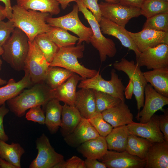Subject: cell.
Returning a JSON list of instances; mask_svg holds the SVG:
<instances>
[{"instance_id": "1", "label": "cell", "mask_w": 168, "mask_h": 168, "mask_svg": "<svg viewBox=\"0 0 168 168\" xmlns=\"http://www.w3.org/2000/svg\"><path fill=\"white\" fill-rule=\"evenodd\" d=\"M12 10L10 20L16 27L27 35L30 41H33L38 35L47 33L52 27L46 22L47 19L52 16L49 13L26 10L17 4L12 6Z\"/></svg>"}, {"instance_id": "2", "label": "cell", "mask_w": 168, "mask_h": 168, "mask_svg": "<svg viewBox=\"0 0 168 168\" xmlns=\"http://www.w3.org/2000/svg\"><path fill=\"white\" fill-rule=\"evenodd\" d=\"M53 98V89L43 82L34 84L7 102L10 111L20 117L25 114L27 110L35 106L45 105Z\"/></svg>"}, {"instance_id": "3", "label": "cell", "mask_w": 168, "mask_h": 168, "mask_svg": "<svg viewBox=\"0 0 168 168\" xmlns=\"http://www.w3.org/2000/svg\"><path fill=\"white\" fill-rule=\"evenodd\" d=\"M84 49V45L82 44L59 48L50 66L66 69L78 75L83 79L91 78L99 71L88 68L79 63L78 58L83 57Z\"/></svg>"}, {"instance_id": "4", "label": "cell", "mask_w": 168, "mask_h": 168, "mask_svg": "<svg viewBox=\"0 0 168 168\" xmlns=\"http://www.w3.org/2000/svg\"><path fill=\"white\" fill-rule=\"evenodd\" d=\"M29 41L27 35L21 30L15 27L2 46V58L16 70L24 69L29 50Z\"/></svg>"}, {"instance_id": "5", "label": "cell", "mask_w": 168, "mask_h": 168, "mask_svg": "<svg viewBox=\"0 0 168 168\" xmlns=\"http://www.w3.org/2000/svg\"><path fill=\"white\" fill-rule=\"evenodd\" d=\"M75 2L78 5L79 11L83 14L91 26L93 35L90 39V43L98 51L100 61L105 62L107 57H114L117 52L114 42L103 35L99 23L91 12L84 5L82 0H76Z\"/></svg>"}, {"instance_id": "6", "label": "cell", "mask_w": 168, "mask_h": 168, "mask_svg": "<svg viewBox=\"0 0 168 168\" xmlns=\"http://www.w3.org/2000/svg\"><path fill=\"white\" fill-rule=\"evenodd\" d=\"M78 7L76 4L73 6L72 10L64 16L58 17L48 18L46 22L49 26L64 29L70 31L78 36L77 44L85 41L90 43V40L93 35L91 28L84 25L79 17Z\"/></svg>"}, {"instance_id": "7", "label": "cell", "mask_w": 168, "mask_h": 168, "mask_svg": "<svg viewBox=\"0 0 168 168\" xmlns=\"http://www.w3.org/2000/svg\"><path fill=\"white\" fill-rule=\"evenodd\" d=\"M111 79L106 80L100 74L99 71L95 76L82 79L77 86L80 88L91 89L108 93L125 102L124 91L125 87L114 69L110 72Z\"/></svg>"}, {"instance_id": "8", "label": "cell", "mask_w": 168, "mask_h": 168, "mask_svg": "<svg viewBox=\"0 0 168 168\" xmlns=\"http://www.w3.org/2000/svg\"><path fill=\"white\" fill-rule=\"evenodd\" d=\"M115 70L125 73L132 81L134 94L137 101V108L139 112L144 105V88L148 83L145 78L140 67L133 60L128 61L122 58L113 64Z\"/></svg>"}, {"instance_id": "9", "label": "cell", "mask_w": 168, "mask_h": 168, "mask_svg": "<svg viewBox=\"0 0 168 168\" xmlns=\"http://www.w3.org/2000/svg\"><path fill=\"white\" fill-rule=\"evenodd\" d=\"M49 65L34 41H29V50L23 70L28 72L33 84L45 81Z\"/></svg>"}, {"instance_id": "10", "label": "cell", "mask_w": 168, "mask_h": 168, "mask_svg": "<svg viewBox=\"0 0 168 168\" xmlns=\"http://www.w3.org/2000/svg\"><path fill=\"white\" fill-rule=\"evenodd\" d=\"M102 16L124 27L130 20L141 15L140 8L120 3L101 2L99 3Z\"/></svg>"}, {"instance_id": "11", "label": "cell", "mask_w": 168, "mask_h": 168, "mask_svg": "<svg viewBox=\"0 0 168 168\" xmlns=\"http://www.w3.org/2000/svg\"><path fill=\"white\" fill-rule=\"evenodd\" d=\"M35 143L38 154L30 165V168H53L64 159L62 155L55 151L44 133L37 138Z\"/></svg>"}, {"instance_id": "12", "label": "cell", "mask_w": 168, "mask_h": 168, "mask_svg": "<svg viewBox=\"0 0 168 168\" xmlns=\"http://www.w3.org/2000/svg\"><path fill=\"white\" fill-rule=\"evenodd\" d=\"M145 101L143 109L138 112L136 118L140 123L147 122L158 110L168 104V97L157 92L150 84L148 83L144 88Z\"/></svg>"}, {"instance_id": "13", "label": "cell", "mask_w": 168, "mask_h": 168, "mask_svg": "<svg viewBox=\"0 0 168 168\" xmlns=\"http://www.w3.org/2000/svg\"><path fill=\"white\" fill-rule=\"evenodd\" d=\"M136 63L149 70L168 66V44L148 48L136 58Z\"/></svg>"}, {"instance_id": "14", "label": "cell", "mask_w": 168, "mask_h": 168, "mask_svg": "<svg viewBox=\"0 0 168 168\" xmlns=\"http://www.w3.org/2000/svg\"><path fill=\"white\" fill-rule=\"evenodd\" d=\"M108 168H143L146 161L126 151L115 152L107 150L100 160Z\"/></svg>"}, {"instance_id": "15", "label": "cell", "mask_w": 168, "mask_h": 168, "mask_svg": "<svg viewBox=\"0 0 168 168\" xmlns=\"http://www.w3.org/2000/svg\"><path fill=\"white\" fill-rule=\"evenodd\" d=\"M130 134L146 138L152 142L165 141L159 124V115L154 114L150 120L144 123L133 121L127 125Z\"/></svg>"}, {"instance_id": "16", "label": "cell", "mask_w": 168, "mask_h": 168, "mask_svg": "<svg viewBox=\"0 0 168 168\" xmlns=\"http://www.w3.org/2000/svg\"><path fill=\"white\" fill-rule=\"evenodd\" d=\"M127 32L140 52L148 48L162 44H168V32L150 29H143L137 33L128 30Z\"/></svg>"}, {"instance_id": "17", "label": "cell", "mask_w": 168, "mask_h": 168, "mask_svg": "<svg viewBox=\"0 0 168 168\" xmlns=\"http://www.w3.org/2000/svg\"><path fill=\"white\" fill-rule=\"evenodd\" d=\"M99 23L100 30L104 34L118 39L123 46L134 51L136 58L141 54L125 27L103 17Z\"/></svg>"}, {"instance_id": "18", "label": "cell", "mask_w": 168, "mask_h": 168, "mask_svg": "<svg viewBox=\"0 0 168 168\" xmlns=\"http://www.w3.org/2000/svg\"><path fill=\"white\" fill-rule=\"evenodd\" d=\"M99 136L88 119L82 117L74 131L64 137V140L70 147H77L83 143Z\"/></svg>"}, {"instance_id": "19", "label": "cell", "mask_w": 168, "mask_h": 168, "mask_svg": "<svg viewBox=\"0 0 168 168\" xmlns=\"http://www.w3.org/2000/svg\"><path fill=\"white\" fill-rule=\"evenodd\" d=\"M145 160V168H168V142H152Z\"/></svg>"}, {"instance_id": "20", "label": "cell", "mask_w": 168, "mask_h": 168, "mask_svg": "<svg viewBox=\"0 0 168 168\" xmlns=\"http://www.w3.org/2000/svg\"><path fill=\"white\" fill-rule=\"evenodd\" d=\"M101 113L105 120L113 128L127 125L133 121V114L125 102L121 101Z\"/></svg>"}, {"instance_id": "21", "label": "cell", "mask_w": 168, "mask_h": 168, "mask_svg": "<svg viewBox=\"0 0 168 168\" xmlns=\"http://www.w3.org/2000/svg\"><path fill=\"white\" fill-rule=\"evenodd\" d=\"M82 79L79 75L74 73L58 87L53 89L54 98L63 102L64 104L74 106L77 85Z\"/></svg>"}, {"instance_id": "22", "label": "cell", "mask_w": 168, "mask_h": 168, "mask_svg": "<svg viewBox=\"0 0 168 168\" xmlns=\"http://www.w3.org/2000/svg\"><path fill=\"white\" fill-rule=\"evenodd\" d=\"M74 106L82 116L88 119L96 112L95 96L93 90L81 88L77 91Z\"/></svg>"}, {"instance_id": "23", "label": "cell", "mask_w": 168, "mask_h": 168, "mask_svg": "<svg viewBox=\"0 0 168 168\" xmlns=\"http://www.w3.org/2000/svg\"><path fill=\"white\" fill-rule=\"evenodd\" d=\"M77 150L86 158L100 160L108 150L105 138L100 135L90 139L77 147Z\"/></svg>"}, {"instance_id": "24", "label": "cell", "mask_w": 168, "mask_h": 168, "mask_svg": "<svg viewBox=\"0 0 168 168\" xmlns=\"http://www.w3.org/2000/svg\"><path fill=\"white\" fill-rule=\"evenodd\" d=\"M24 71V76L19 81L16 82L14 79L11 78L6 85L0 87V106L33 84L28 72L26 71Z\"/></svg>"}, {"instance_id": "25", "label": "cell", "mask_w": 168, "mask_h": 168, "mask_svg": "<svg viewBox=\"0 0 168 168\" xmlns=\"http://www.w3.org/2000/svg\"><path fill=\"white\" fill-rule=\"evenodd\" d=\"M147 82L160 95L168 97V66L143 72Z\"/></svg>"}, {"instance_id": "26", "label": "cell", "mask_w": 168, "mask_h": 168, "mask_svg": "<svg viewBox=\"0 0 168 168\" xmlns=\"http://www.w3.org/2000/svg\"><path fill=\"white\" fill-rule=\"evenodd\" d=\"M61 116L60 131L64 137L74 131L82 117L74 106L66 104L63 106Z\"/></svg>"}, {"instance_id": "27", "label": "cell", "mask_w": 168, "mask_h": 168, "mask_svg": "<svg viewBox=\"0 0 168 168\" xmlns=\"http://www.w3.org/2000/svg\"><path fill=\"white\" fill-rule=\"evenodd\" d=\"M45 106V124L51 133H55L61 125L63 106L55 98L49 100Z\"/></svg>"}, {"instance_id": "28", "label": "cell", "mask_w": 168, "mask_h": 168, "mask_svg": "<svg viewBox=\"0 0 168 168\" xmlns=\"http://www.w3.org/2000/svg\"><path fill=\"white\" fill-rule=\"evenodd\" d=\"M130 134L127 125L113 128L105 137L108 149L118 152L126 151L128 139Z\"/></svg>"}, {"instance_id": "29", "label": "cell", "mask_w": 168, "mask_h": 168, "mask_svg": "<svg viewBox=\"0 0 168 168\" xmlns=\"http://www.w3.org/2000/svg\"><path fill=\"white\" fill-rule=\"evenodd\" d=\"M17 5L26 10L47 12L51 16L58 14L59 4L56 0H16Z\"/></svg>"}, {"instance_id": "30", "label": "cell", "mask_w": 168, "mask_h": 168, "mask_svg": "<svg viewBox=\"0 0 168 168\" xmlns=\"http://www.w3.org/2000/svg\"><path fill=\"white\" fill-rule=\"evenodd\" d=\"M25 152L19 143L12 142L9 144L0 139V157L17 168H21V158Z\"/></svg>"}, {"instance_id": "31", "label": "cell", "mask_w": 168, "mask_h": 168, "mask_svg": "<svg viewBox=\"0 0 168 168\" xmlns=\"http://www.w3.org/2000/svg\"><path fill=\"white\" fill-rule=\"evenodd\" d=\"M152 143L146 138L130 133L128 136L126 151L131 155L145 160L147 152Z\"/></svg>"}, {"instance_id": "32", "label": "cell", "mask_w": 168, "mask_h": 168, "mask_svg": "<svg viewBox=\"0 0 168 168\" xmlns=\"http://www.w3.org/2000/svg\"><path fill=\"white\" fill-rule=\"evenodd\" d=\"M74 73L65 68L50 66L48 69L45 81L52 89L56 88Z\"/></svg>"}, {"instance_id": "33", "label": "cell", "mask_w": 168, "mask_h": 168, "mask_svg": "<svg viewBox=\"0 0 168 168\" xmlns=\"http://www.w3.org/2000/svg\"><path fill=\"white\" fill-rule=\"evenodd\" d=\"M48 37L59 48L75 45L79 38L69 34L64 29L52 26L46 33Z\"/></svg>"}, {"instance_id": "34", "label": "cell", "mask_w": 168, "mask_h": 168, "mask_svg": "<svg viewBox=\"0 0 168 168\" xmlns=\"http://www.w3.org/2000/svg\"><path fill=\"white\" fill-rule=\"evenodd\" d=\"M34 40L46 60L50 63L59 48L50 39L46 33L38 35Z\"/></svg>"}, {"instance_id": "35", "label": "cell", "mask_w": 168, "mask_h": 168, "mask_svg": "<svg viewBox=\"0 0 168 168\" xmlns=\"http://www.w3.org/2000/svg\"><path fill=\"white\" fill-rule=\"evenodd\" d=\"M140 8L141 15L147 19L157 14L168 12V1L144 0Z\"/></svg>"}, {"instance_id": "36", "label": "cell", "mask_w": 168, "mask_h": 168, "mask_svg": "<svg viewBox=\"0 0 168 168\" xmlns=\"http://www.w3.org/2000/svg\"><path fill=\"white\" fill-rule=\"evenodd\" d=\"M93 90L95 96L96 112L102 113L116 106L122 101L120 99L108 93Z\"/></svg>"}, {"instance_id": "37", "label": "cell", "mask_w": 168, "mask_h": 168, "mask_svg": "<svg viewBox=\"0 0 168 168\" xmlns=\"http://www.w3.org/2000/svg\"><path fill=\"white\" fill-rule=\"evenodd\" d=\"M143 29L168 32V12L157 14L147 19Z\"/></svg>"}, {"instance_id": "38", "label": "cell", "mask_w": 168, "mask_h": 168, "mask_svg": "<svg viewBox=\"0 0 168 168\" xmlns=\"http://www.w3.org/2000/svg\"><path fill=\"white\" fill-rule=\"evenodd\" d=\"M88 119L100 135L102 137H105L113 128L105 120L101 113L96 112Z\"/></svg>"}, {"instance_id": "39", "label": "cell", "mask_w": 168, "mask_h": 168, "mask_svg": "<svg viewBox=\"0 0 168 168\" xmlns=\"http://www.w3.org/2000/svg\"><path fill=\"white\" fill-rule=\"evenodd\" d=\"M15 27L11 20L6 22L0 20V47H2L8 39Z\"/></svg>"}, {"instance_id": "40", "label": "cell", "mask_w": 168, "mask_h": 168, "mask_svg": "<svg viewBox=\"0 0 168 168\" xmlns=\"http://www.w3.org/2000/svg\"><path fill=\"white\" fill-rule=\"evenodd\" d=\"M27 120L37 122L40 124H45V115L40 105L32 107L26 114Z\"/></svg>"}, {"instance_id": "41", "label": "cell", "mask_w": 168, "mask_h": 168, "mask_svg": "<svg viewBox=\"0 0 168 168\" xmlns=\"http://www.w3.org/2000/svg\"><path fill=\"white\" fill-rule=\"evenodd\" d=\"M98 0H82L84 5L90 10L99 23L102 17L101 11L98 3Z\"/></svg>"}, {"instance_id": "42", "label": "cell", "mask_w": 168, "mask_h": 168, "mask_svg": "<svg viewBox=\"0 0 168 168\" xmlns=\"http://www.w3.org/2000/svg\"><path fill=\"white\" fill-rule=\"evenodd\" d=\"M161 110L163 114L159 115V127L165 141L168 142V109H163Z\"/></svg>"}, {"instance_id": "43", "label": "cell", "mask_w": 168, "mask_h": 168, "mask_svg": "<svg viewBox=\"0 0 168 168\" xmlns=\"http://www.w3.org/2000/svg\"><path fill=\"white\" fill-rule=\"evenodd\" d=\"M82 160L74 156L65 161L64 159L56 164L53 168H79Z\"/></svg>"}, {"instance_id": "44", "label": "cell", "mask_w": 168, "mask_h": 168, "mask_svg": "<svg viewBox=\"0 0 168 168\" xmlns=\"http://www.w3.org/2000/svg\"><path fill=\"white\" fill-rule=\"evenodd\" d=\"M9 110L5 106V104L0 107V139L6 142L9 138L5 133L3 121L4 116L9 112Z\"/></svg>"}, {"instance_id": "45", "label": "cell", "mask_w": 168, "mask_h": 168, "mask_svg": "<svg viewBox=\"0 0 168 168\" xmlns=\"http://www.w3.org/2000/svg\"><path fill=\"white\" fill-rule=\"evenodd\" d=\"M84 161L86 168H107L104 163L97 159L86 158Z\"/></svg>"}, {"instance_id": "46", "label": "cell", "mask_w": 168, "mask_h": 168, "mask_svg": "<svg viewBox=\"0 0 168 168\" xmlns=\"http://www.w3.org/2000/svg\"><path fill=\"white\" fill-rule=\"evenodd\" d=\"M144 0H119L121 4L133 7L140 8Z\"/></svg>"}, {"instance_id": "47", "label": "cell", "mask_w": 168, "mask_h": 168, "mask_svg": "<svg viewBox=\"0 0 168 168\" xmlns=\"http://www.w3.org/2000/svg\"><path fill=\"white\" fill-rule=\"evenodd\" d=\"M5 5V11L6 13V18L10 20L12 17V6L11 5V0H0Z\"/></svg>"}, {"instance_id": "48", "label": "cell", "mask_w": 168, "mask_h": 168, "mask_svg": "<svg viewBox=\"0 0 168 168\" xmlns=\"http://www.w3.org/2000/svg\"><path fill=\"white\" fill-rule=\"evenodd\" d=\"M133 83L131 80L129 79L128 83L124 91V95L126 99L130 100L132 98L133 94Z\"/></svg>"}, {"instance_id": "49", "label": "cell", "mask_w": 168, "mask_h": 168, "mask_svg": "<svg viewBox=\"0 0 168 168\" xmlns=\"http://www.w3.org/2000/svg\"><path fill=\"white\" fill-rule=\"evenodd\" d=\"M0 168H17L14 165L0 157Z\"/></svg>"}, {"instance_id": "50", "label": "cell", "mask_w": 168, "mask_h": 168, "mask_svg": "<svg viewBox=\"0 0 168 168\" xmlns=\"http://www.w3.org/2000/svg\"><path fill=\"white\" fill-rule=\"evenodd\" d=\"M59 4L61 5V7L63 10L65 9L69 3L75 1L76 0H56Z\"/></svg>"}, {"instance_id": "51", "label": "cell", "mask_w": 168, "mask_h": 168, "mask_svg": "<svg viewBox=\"0 0 168 168\" xmlns=\"http://www.w3.org/2000/svg\"><path fill=\"white\" fill-rule=\"evenodd\" d=\"M6 18V13L4 6L0 5V20H3Z\"/></svg>"}, {"instance_id": "52", "label": "cell", "mask_w": 168, "mask_h": 168, "mask_svg": "<svg viewBox=\"0 0 168 168\" xmlns=\"http://www.w3.org/2000/svg\"><path fill=\"white\" fill-rule=\"evenodd\" d=\"M7 82V81L3 79L0 77V86L6 84Z\"/></svg>"}, {"instance_id": "53", "label": "cell", "mask_w": 168, "mask_h": 168, "mask_svg": "<svg viewBox=\"0 0 168 168\" xmlns=\"http://www.w3.org/2000/svg\"><path fill=\"white\" fill-rule=\"evenodd\" d=\"M106 2H110V3H119V0H104Z\"/></svg>"}, {"instance_id": "54", "label": "cell", "mask_w": 168, "mask_h": 168, "mask_svg": "<svg viewBox=\"0 0 168 168\" xmlns=\"http://www.w3.org/2000/svg\"><path fill=\"white\" fill-rule=\"evenodd\" d=\"M1 55L0 54V71L1 69V67L2 64V61L1 58Z\"/></svg>"}, {"instance_id": "55", "label": "cell", "mask_w": 168, "mask_h": 168, "mask_svg": "<svg viewBox=\"0 0 168 168\" xmlns=\"http://www.w3.org/2000/svg\"><path fill=\"white\" fill-rule=\"evenodd\" d=\"M3 52V50L2 47H0V54L2 55Z\"/></svg>"}, {"instance_id": "56", "label": "cell", "mask_w": 168, "mask_h": 168, "mask_svg": "<svg viewBox=\"0 0 168 168\" xmlns=\"http://www.w3.org/2000/svg\"><path fill=\"white\" fill-rule=\"evenodd\" d=\"M165 0V1H168V0Z\"/></svg>"}]
</instances>
